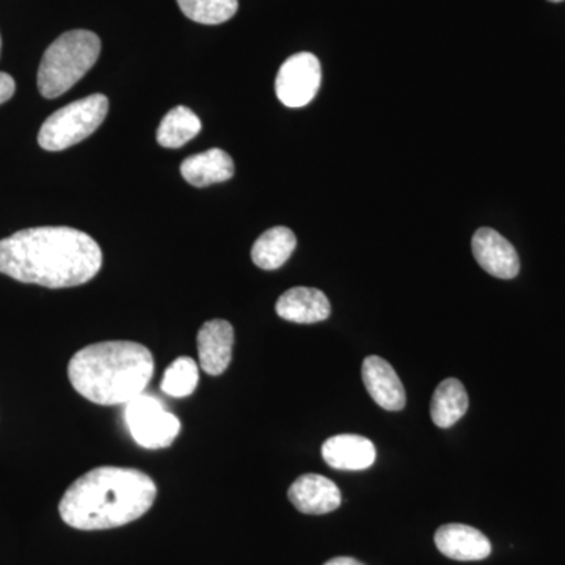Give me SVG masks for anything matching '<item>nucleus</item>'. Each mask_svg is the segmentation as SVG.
Returning a JSON list of instances; mask_svg holds the SVG:
<instances>
[{
	"mask_svg": "<svg viewBox=\"0 0 565 565\" xmlns=\"http://www.w3.org/2000/svg\"><path fill=\"white\" fill-rule=\"evenodd\" d=\"M103 267L98 243L70 226L22 230L0 241V274L61 289L85 285Z\"/></svg>",
	"mask_w": 565,
	"mask_h": 565,
	"instance_id": "nucleus-1",
	"label": "nucleus"
},
{
	"mask_svg": "<svg viewBox=\"0 0 565 565\" xmlns=\"http://www.w3.org/2000/svg\"><path fill=\"white\" fill-rule=\"evenodd\" d=\"M156 497L158 487L143 471L99 467L70 486L58 504V512L63 522L74 530H110L147 514Z\"/></svg>",
	"mask_w": 565,
	"mask_h": 565,
	"instance_id": "nucleus-2",
	"label": "nucleus"
},
{
	"mask_svg": "<svg viewBox=\"0 0 565 565\" xmlns=\"http://www.w3.org/2000/svg\"><path fill=\"white\" fill-rule=\"evenodd\" d=\"M154 373L150 349L132 341H106L81 349L68 364L71 385L98 405H126L145 393Z\"/></svg>",
	"mask_w": 565,
	"mask_h": 565,
	"instance_id": "nucleus-3",
	"label": "nucleus"
},
{
	"mask_svg": "<svg viewBox=\"0 0 565 565\" xmlns=\"http://www.w3.org/2000/svg\"><path fill=\"white\" fill-rule=\"evenodd\" d=\"M102 54V40L90 31L63 33L44 52L39 70V90L54 99L70 90L93 68Z\"/></svg>",
	"mask_w": 565,
	"mask_h": 565,
	"instance_id": "nucleus-4",
	"label": "nucleus"
},
{
	"mask_svg": "<svg viewBox=\"0 0 565 565\" xmlns=\"http://www.w3.org/2000/svg\"><path fill=\"white\" fill-rule=\"evenodd\" d=\"M109 111V99L92 95L68 104L51 115L41 126L39 143L46 151H63L90 137Z\"/></svg>",
	"mask_w": 565,
	"mask_h": 565,
	"instance_id": "nucleus-5",
	"label": "nucleus"
},
{
	"mask_svg": "<svg viewBox=\"0 0 565 565\" xmlns=\"http://www.w3.org/2000/svg\"><path fill=\"white\" fill-rule=\"evenodd\" d=\"M125 422L136 444L145 449L169 448L181 430L180 419L167 412L158 397L145 393L126 404Z\"/></svg>",
	"mask_w": 565,
	"mask_h": 565,
	"instance_id": "nucleus-6",
	"label": "nucleus"
},
{
	"mask_svg": "<svg viewBox=\"0 0 565 565\" xmlns=\"http://www.w3.org/2000/svg\"><path fill=\"white\" fill-rule=\"evenodd\" d=\"M322 70L318 57L300 52L282 63L275 81V92L286 107L299 109L313 102L321 87Z\"/></svg>",
	"mask_w": 565,
	"mask_h": 565,
	"instance_id": "nucleus-7",
	"label": "nucleus"
},
{
	"mask_svg": "<svg viewBox=\"0 0 565 565\" xmlns=\"http://www.w3.org/2000/svg\"><path fill=\"white\" fill-rule=\"evenodd\" d=\"M471 247H473L476 262L492 277L512 280L519 275L520 258L514 245L494 230H478Z\"/></svg>",
	"mask_w": 565,
	"mask_h": 565,
	"instance_id": "nucleus-8",
	"label": "nucleus"
},
{
	"mask_svg": "<svg viewBox=\"0 0 565 565\" xmlns=\"http://www.w3.org/2000/svg\"><path fill=\"white\" fill-rule=\"evenodd\" d=\"M288 498L297 511L308 515L330 514L341 505L340 489L321 475L299 476L289 487Z\"/></svg>",
	"mask_w": 565,
	"mask_h": 565,
	"instance_id": "nucleus-9",
	"label": "nucleus"
},
{
	"mask_svg": "<svg viewBox=\"0 0 565 565\" xmlns=\"http://www.w3.org/2000/svg\"><path fill=\"white\" fill-rule=\"evenodd\" d=\"M363 384L379 407L388 412H401L407 403L399 375L392 364L377 355L364 359L362 366Z\"/></svg>",
	"mask_w": 565,
	"mask_h": 565,
	"instance_id": "nucleus-10",
	"label": "nucleus"
},
{
	"mask_svg": "<svg viewBox=\"0 0 565 565\" xmlns=\"http://www.w3.org/2000/svg\"><path fill=\"white\" fill-rule=\"evenodd\" d=\"M200 366L204 373L221 375L228 370L233 359L234 329L223 319L203 323L196 337Z\"/></svg>",
	"mask_w": 565,
	"mask_h": 565,
	"instance_id": "nucleus-11",
	"label": "nucleus"
},
{
	"mask_svg": "<svg viewBox=\"0 0 565 565\" xmlns=\"http://www.w3.org/2000/svg\"><path fill=\"white\" fill-rule=\"evenodd\" d=\"M435 545L441 555L455 561H482L492 553V544L481 531L473 526L449 523L438 527Z\"/></svg>",
	"mask_w": 565,
	"mask_h": 565,
	"instance_id": "nucleus-12",
	"label": "nucleus"
},
{
	"mask_svg": "<svg viewBox=\"0 0 565 565\" xmlns=\"http://www.w3.org/2000/svg\"><path fill=\"white\" fill-rule=\"evenodd\" d=\"M322 457L334 470L362 471L373 467L377 451L370 438L341 434L326 440L322 445Z\"/></svg>",
	"mask_w": 565,
	"mask_h": 565,
	"instance_id": "nucleus-13",
	"label": "nucleus"
},
{
	"mask_svg": "<svg viewBox=\"0 0 565 565\" xmlns=\"http://www.w3.org/2000/svg\"><path fill=\"white\" fill-rule=\"evenodd\" d=\"M275 311L285 321L318 323L329 319L332 308L326 294L319 289L297 286L282 294L275 305Z\"/></svg>",
	"mask_w": 565,
	"mask_h": 565,
	"instance_id": "nucleus-14",
	"label": "nucleus"
},
{
	"mask_svg": "<svg viewBox=\"0 0 565 565\" xmlns=\"http://www.w3.org/2000/svg\"><path fill=\"white\" fill-rule=\"evenodd\" d=\"M181 174L189 184L206 188V185L232 180L234 162L228 152L221 148H212L185 159L181 163Z\"/></svg>",
	"mask_w": 565,
	"mask_h": 565,
	"instance_id": "nucleus-15",
	"label": "nucleus"
},
{
	"mask_svg": "<svg viewBox=\"0 0 565 565\" xmlns=\"http://www.w3.org/2000/svg\"><path fill=\"white\" fill-rule=\"evenodd\" d=\"M297 237L286 226L267 230L256 239L252 248V259L264 270L280 269L296 250Z\"/></svg>",
	"mask_w": 565,
	"mask_h": 565,
	"instance_id": "nucleus-16",
	"label": "nucleus"
},
{
	"mask_svg": "<svg viewBox=\"0 0 565 565\" xmlns=\"http://www.w3.org/2000/svg\"><path fill=\"white\" fill-rule=\"evenodd\" d=\"M468 394L462 382L446 379L437 386L430 404V416L435 426L441 429L455 426L468 411Z\"/></svg>",
	"mask_w": 565,
	"mask_h": 565,
	"instance_id": "nucleus-17",
	"label": "nucleus"
},
{
	"mask_svg": "<svg viewBox=\"0 0 565 565\" xmlns=\"http://www.w3.org/2000/svg\"><path fill=\"white\" fill-rule=\"evenodd\" d=\"M202 131V121L189 107L178 106L166 115L158 129V143L177 150Z\"/></svg>",
	"mask_w": 565,
	"mask_h": 565,
	"instance_id": "nucleus-18",
	"label": "nucleus"
},
{
	"mask_svg": "<svg viewBox=\"0 0 565 565\" xmlns=\"http://www.w3.org/2000/svg\"><path fill=\"white\" fill-rule=\"evenodd\" d=\"M182 13L200 24L217 25L232 20L239 0H177Z\"/></svg>",
	"mask_w": 565,
	"mask_h": 565,
	"instance_id": "nucleus-19",
	"label": "nucleus"
},
{
	"mask_svg": "<svg viewBox=\"0 0 565 565\" xmlns=\"http://www.w3.org/2000/svg\"><path fill=\"white\" fill-rule=\"evenodd\" d=\"M199 381V364L191 356H180L167 367L162 392L172 397H188L195 392Z\"/></svg>",
	"mask_w": 565,
	"mask_h": 565,
	"instance_id": "nucleus-20",
	"label": "nucleus"
},
{
	"mask_svg": "<svg viewBox=\"0 0 565 565\" xmlns=\"http://www.w3.org/2000/svg\"><path fill=\"white\" fill-rule=\"evenodd\" d=\"M17 90L13 77L0 71V104L9 102Z\"/></svg>",
	"mask_w": 565,
	"mask_h": 565,
	"instance_id": "nucleus-21",
	"label": "nucleus"
},
{
	"mask_svg": "<svg viewBox=\"0 0 565 565\" xmlns=\"http://www.w3.org/2000/svg\"><path fill=\"white\" fill-rule=\"evenodd\" d=\"M323 565H364L360 563V561L353 559V557L349 556H338L333 557V559L327 561Z\"/></svg>",
	"mask_w": 565,
	"mask_h": 565,
	"instance_id": "nucleus-22",
	"label": "nucleus"
},
{
	"mask_svg": "<svg viewBox=\"0 0 565 565\" xmlns=\"http://www.w3.org/2000/svg\"><path fill=\"white\" fill-rule=\"evenodd\" d=\"M548 2H555V3H557V2H564V0H548Z\"/></svg>",
	"mask_w": 565,
	"mask_h": 565,
	"instance_id": "nucleus-23",
	"label": "nucleus"
},
{
	"mask_svg": "<svg viewBox=\"0 0 565 565\" xmlns=\"http://www.w3.org/2000/svg\"><path fill=\"white\" fill-rule=\"evenodd\" d=\"M0 50H2V40H0Z\"/></svg>",
	"mask_w": 565,
	"mask_h": 565,
	"instance_id": "nucleus-24",
	"label": "nucleus"
}]
</instances>
